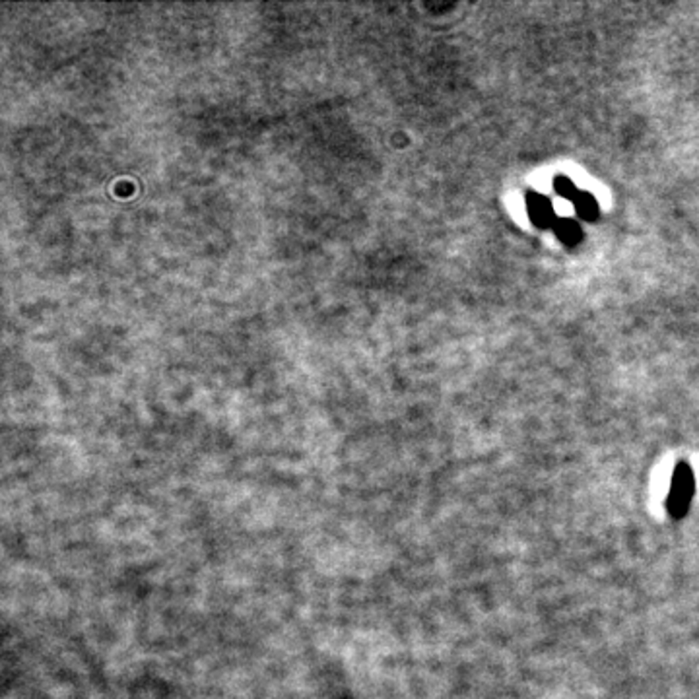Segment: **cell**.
<instances>
[{"label":"cell","instance_id":"6da1fadb","mask_svg":"<svg viewBox=\"0 0 699 699\" xmlns=\"http://www.w3.org/2000/svg\"><path fill=\"white\" fill-rule=\"evenodd\" d=\"M693 496V474L688 464H680L672 478L670 496H668V511L676 517L686 515Z\"/></svg>","mask_w":699,"mask_h":699},{"label":"cell","instance_id":"7a4b0ae2","mask_svg":"<svg viewBox=\"0 0 699 699\" xmlns=\"http://www.w3.org/2000/svg\"><path fill=\"white\" fill-rule=\"evenodd\" d=\"M505 206H507L511 218L515 220L519 226L523 227L530 226V214H528L527 210V202H525V199H523L519 192L509 194L507 199H505Z\"/></svg>","mask_w":699,"mask_h":699},{"label":"cell","instance_id":"3957f363","mask_svg":"<svg viewBox=\"0 0 699 699\" xmlns=\"http://www.w3.org/2000/svg\"><path fill=\"white\" fill-rule=\"evenodd\" d=\"M530 185H532V189H535L536 192H540V194H548V192H552V189H554V181H552L550 173L544 171L532 173V175H530Z\"/></svg>","mask_w":699,"mask_h":699},{"label":"cell","instance_id":"277c9868","mask_svg":"<svg viewBox=\"0 0 699 699\" xmlns=\"http://www.w3.org/2000/svg\"><path fill=\"white\" fill-rule=\"evenodd\" d=\"M552 210H554L558 216H562V218H571V216H575V212H577V206L567 197H560V199H555L552 202Z\"/></svg>","mask_w":699,"mask_h":699}]
</instances>
